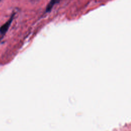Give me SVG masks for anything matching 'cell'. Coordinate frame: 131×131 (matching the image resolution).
I'll use <instances>...</instances> for the list:
<instances>
[{
    "mask_svg": "<svg viewBox=\"0 0 131 131\" xmlns=\"http://www.w3.org/2000/svg\"><path fill=\"white\" fill-rule=\"evenodd\" d=\"M14 15H15V14L13 13L12 14V15L11 16L10 18L9 19V20L0 27V34H1L2 35H4L6 34V33L8 30V29L11 25V24L12 22V20L14 18Z\"/></svg>",
    "mask_w": 131,
    "mask_h": 131,
    "instance_id": "obj_1",
    "label": "cell"
},
{
    "mask_svg": "<svg viewBox=\"0 0 131 131\" xmlns=\"http://www.w3.org/2000/svg\"><path fill=\"white\" fill-rule=\"evenodd\" d=\"M59 1V0H50V2L48 3V5L46 7L45 12L46 13L50 12L52 10L53 7L55 5V4L58 3Z\"/></svg>",
    "mask_w": 131,
    "mask_h": 131,
    "instance_id": "obj_2",
    "label": "cell"
},
{
    "mask_svg": "<svg viewBox=\"0 0 131 131\" xmlns=\"http://www.w3.org/2000/svg\"><path fill=\"white\" fill-rule=\"evenodd\" d=\"M1 1V0H0V1Z\"/></svg>",
    "mask_w": 131,
    "mask_h": 131,
    "instance_id": "obj_3",
    "label": "cell"
}]
</instances>
